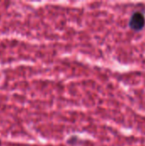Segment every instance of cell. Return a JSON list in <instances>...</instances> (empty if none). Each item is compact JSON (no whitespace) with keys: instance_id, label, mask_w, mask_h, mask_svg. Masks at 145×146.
I'll return each instance as SVG.
<instances>
[{"instance_id":"cell-1","label":"cell","mask_w":145,"mask_h":146,"mask_svg":"<svg viewBox=\"0 0 145 146\" xmlns=\"http://www.w3.org/2000/svg\"><path fill=\"white\" fill-rule=\"evenodd\" d=\"M145 25V17L144 15L139 12L136 11L134 12L129 21V27L135 31V32H139L144 29Z\"/></svg>"}]
</instances>
